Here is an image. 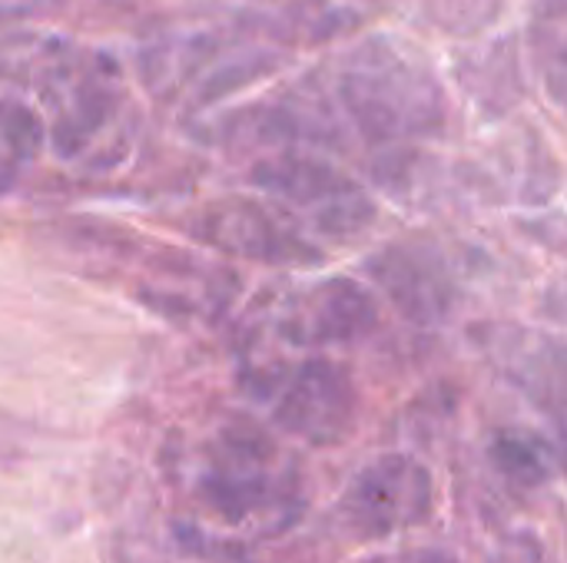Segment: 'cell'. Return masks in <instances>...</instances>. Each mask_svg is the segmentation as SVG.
I'll use <instances>...</instances> for the list:
<instances>
[{
    "instance_id": "5",
    "label": "cell",
    "mask_w": 567,
    "mask_h": 563,
    "mask_svg": "<svg viewBox=\"0 0 567 563\" xmlns=\"http://www.w3.org/2000/svg\"><path fill=\"white\" fill-rule=\"evenodd\" d=\"M272 465L276 451L262 431H256L252 425L229 428L209 455L203 494L226 521L239 524L269 501L276 481Z\"/></svg>"
},
{
    "instance_id": "3",
    "label": "cell",
    "mask_w": 567,
    "mask_h": 563,
    "mask_svg": "<svg viewBox=\"0 0 567 563\" xmlns=\"http://www.w3.org/2000/svg\"><path fill=\"white\" fill-rule=\"evenodd\" d=\"M256 183L289 206L309 212V219L332 236L359 232L372 219V202L365 192L316 159H272L256 169Z\"/></svg>"
},
{
    "instance_id": "7",
    "label": "cell",
    "mask_w": 567,
    "mask_h": 563,
    "mask_svg": "<svg viewBox=\"0 0 567 563\" xmlns=\"http://www.w3.org/2000/svg\"><path fill=\"white\" fill-rule=\"evenodd\" d=\"M193 232L223 252L256 259V262H299V259H316L282 222H276L262 206L243 202V199H226L209 206Z\"/></svg>"
},
{
    "instance_id": "6",
    "label": "cell",
    "mask_w": 567,
    "mask_h": 563,
    "mask_svg": "<svg viewBox=\"0 0 567 563\" xmlns=\"http://www.w3.org/2000/svg\"><path fill=\"white\" fill-rule=\"evenodd\" d=\"M375 302L349 279H329L292 299L279 329L296 345H339L355 342L375 329Z\"/></svg>"
},
{
    "instance_id": "2",
    "label": "cell",
    "mask_w": 567,
    "mask_h": 563,
    "mask_svg": "<svg viewBox=\"0 0 567 563\" xmlns=\"http://www.w3.org/2000/svg\"><path fill=\"white\" fill-rule=\"evenodd\" d=\"M435 491L422 465L389 455L372 461L346 491L339 514L355 538H389L432 514Z\"/></svg>"
},
{
    "instance_id": "9",
    "label": "cell",
    "mask_w": 567,
    "mask_h": 563,
    "mask_svg": "<svg viewBox=\"0 0 567 563\" xmlns=\"http://www.w3.org/2000/svg\"><path fill=\"white\" fill-rule=\"evenodd\" d=\"M40 146V123L20 103H0V192H7L20 166Z\"/></svg>"
},
{
    "instance_id": "8",
    "label": "cell",
    "mask_w": 567,
    "mask_h": 563,
    "mask_svg": "<svg viewBox=\"0 0 567 563\" xmlns=\"http://www.w3.org/2000/svg\"><path fill=\"white\" fill-rule=\"evenodd\" d=\"M372 275L375 282L385 289V295L412 319L432 322L449 309L452 289L449 279L439 272V265L419 252L409 249H389L382 256H375L372 262Z\"/></svg>"
},
{
    "instance_id": "1",
    "label": "cell",
    "mask_w": 567,
    "mask_h": 563,
    "mask_svg": "<svg viewBox=\"0 0 567 563\" xmlns=\"http://www.w3.org/2000/svg\"><path fill=\"white\" fill-rule=\"evenodd\" d=\"M342 96L369 136L429 133L442 116L439 86H432L422 73L409 70L395 56H379L375 63L352 70L346 76Z\"/></svg>"
},
{
    "instance_id": "4",
    "label": "cell",
    "mask_w": 567,
    "mask_h": 563,
    "mask_svg": "<svg viewBox=\"0 0 567 563\" xmlns=\"http://www.w3.org/2000/svg\"><path fill=\"white\" fill-rule=\"evenodd\" d=\"M272 418L309 445H336L355 418V385L342 365L312 358L282 385Z\"/></svg>"
}]
</instances>
